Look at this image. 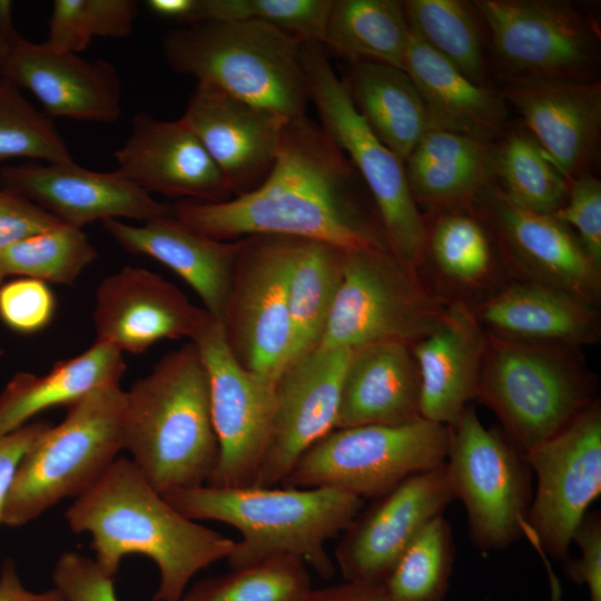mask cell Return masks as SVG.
Here are the masks:
<instances>
[{
    "instance_id": "37",
    "label": "cell",
    "mask_w": 601,
    "mask_h": 601,
    "mask_svg": "<svg viewBox=\"0 0 601 601\" xmlns=\"http://www.w3.org/2000/svg\"><path fill=\"white\" fill-rule=\"evenodd\" d=\"M413 29L433 50L481 86L487 83L485 29L472 2L406 0Z\"/></svg>"
},
{
    "instance_id": "52",
    "label": "cell",
    "mask_w": 601,
    "mask_h": 601,
    "mask_svg": "<svg viewBox=\"0 0 601 601\" xmlns=\"http://www.w3.org/2000/svg\"><path fill=\"white\" fill-rule=\"evenodd\" d=\"M21 38L14 27L12 2L0 0V80L4 78L8 60Z\"/></svg>"
},
{
    "instance_id": "6",
    "label": "cell",
    "mask_w": 601,
    "mask_h": 601,
    "mask_svg": "<svg viewBox=\"0 0 601 601\" xmlns=\"http://www.w3.org/2000/svg\"><path fill=\"white\" fill-rule=\"evenodd\" d=\"M578 347L486 332L475 398L524 454L550 440L597 398V380Z\"/></svg>"
},
{
    "instance_id": "10",
    "label": "cell",
    "mask_w": 601,
    "mask_h": 601,
    "mask_svg": "<svg viewBox=\"0 0 601 601\" xmlns=\"http://www.w3.org/2000/svg\"><path fill=\"white\" fill-rule=\"evenodd\" d=\"M451 427L424 417L334 428L311 445L280 482L375 499L405 479L445 463Z\"/></svg>"
},
{
    "instance_id": "14",
    "label": "cell",
    "mask_w": 601,
    "mask_h": 601,
    "mask_svg": "<svg viewBox=\"0 0 601 601\" xmlns=\"http://www.w3.org/2000/svg\"><path fill=\"white\" fill-rule=\"evenodd\" d=\"M190 342L196 345L207 372L210 412L219 445L217 467L207 484L253 485L272 441L275 384L237 362L227 345L221 322L209 313Z\"/></svg>"
},
{
    "instance_id": "25",
    "label": "cell",
    "mask_w": 601,
    "mask_h": 601,
    "mask_svg": "<svg viewBox=\"0 0 601 601\" xmlns=\"http://www.w3.org/2000/svg\"><path fill=\"white\" fill-rule=\"evenodd\" d=\"M424 219L418 272L447 302L475 307L512 279L473 201L424 214Z\"/></svg>"
},
{
    "instance_id": "49",
    "label": "cell",
    "mask_w": 601,
    "mask_h": 601,
    "mask_svg": "<svg viewBox=\"0 0 601 601\" xmlns=\"http://www.w3.org/2000/svg\"><path fill=\"white\" fill-rule=\"evenodd\" d=\"M51 425L46 420L29 422L0 437V524L18 465L37 439Z\"/></svg>"
},
{
    "instance_id": "13",
    "label": "cell",
    "mask_w": 601,
    "mask_h": 601,
    "mask_svg": "<svg viewBox=\"0 0 601 601\" xmlns=\"http://www.w3.org/2000/svg\"><path fill=\"white\" fill-rule=\"evenodd\" d=\"M294 243L275 235L240 239L220 321L237 362L273 384L293 351L287 282Z\"/></svg>"
},
{
    "instance_id": "30",
    "label": "cell",
    "mask_w": 601,
    "mask_h": 601,
    "mask_svg": "<svg viewBox=\"0 0 601 601\" xmlns=\"http://www.w3.org/2000/svg\"><path fill=\"white\" fill-rule=\"evenodd\" d=\"M404 71L423 99L431 129L452 131L486 144H493L504 132L508 104L500 91L469 79L413 29Z\"/></svg>"
},
{
    "instance_id": "39",
    "label": "cell",
    "mask_w": 601,
    "mask_h": 601,
    "mask_svg": "<svg viewBox=\"0 0 601 601\" xmlns=\"http://www.w3.org/2000/svg\"><path fill=\"white\" fill-rule=\"evenodd\" d=\"M97 256L82 229L59 223L0 250V266L6 276L71 285Z\"/></svg>"
},
{
    "instance_id": "31",
    "label": "cell",
    "mask_w": 601,
    "mask_h": 601,
    "mask_svg": "<svg viewBox=\"0 0 601 601\" xmlns=\"http://www.w3.org/2000/svg\"><path fill=\"white\" fill-rule=\"evenodd\" d=\"M493 144L432 128L404 162L407 181L424 214L472 203L493 180Z\"/></svg>"
},
{
    "instance_id": "4",
    "label": "cell",
    "mask_w": 601,
    "mask_h": 601,
    "mask_svg": "<svg viewBox=\"0 0 601 601\" xmlns=\"http://www.w3.org/2000/svg\"><path fill=\"white\" fill-rule=\"evenodd\" d=\"M162 496L191 520L219 521L240 533L226 559L229 569L290 554L323 579L335 572L325 543L348 526L364 503L356 495L328 487L204 484Z\"/></svg>"
},
{
    "instance_id": "21",
    "label": "cell",
    "mask_w": 601,
    "mask_h": 601,
    "mask_svg": "<svg viewBox=\"0 0 601 601\" xmlns=\"http://www.w3.org/2000/svg\"><path fill=\"white\" fill-rule=\"evenodd\" d=\"M185 124L224 175L234 197L255 189L272 170L288 118L197 82Z\"/></svg>"
},
{
    "instance_id": "48",
    "label": "cell",
    "mask_w": 601,
    "mask_h": 601,
    "mask_svg": "<svg viewBox=\"0 0 601 601\" xmlns=\"http://www.w3.org/2000/svg\"><path fill=\"white\" fill-rule=\"evenodd\" d=\"M59 221L28 199L0 187V250Z\"/></svg>"
},
{
    "instance_id": "53",
    "label": "cell",
    "mask_w": 601,
    "mask_h": 601,
    "mask_svg": "<svg viewBox=\"0 0 601 601\" xmlns=\"http://www.w3.org/2000/svg\"><path fill=\"white\" fill-rule=\"evenodd\" d=\"M198 0H148L146 6L158 17L174 20L181 26L193 23Z\"/></svg>"
},
{
    "instance_id": "29",
    "label": "cell",
    "mask_w": 601,
    "mask_h": 601,
    "mask_svg": "<svg viewBox=\"0 0 601 601\" xmlns=\"http://www.w3.org/2000/svg\"><path fill=\"white\" fill-rule=\"evenodd\" d=\"M421 416V381L411 346L378 342L351 348L335 428L402 424Z\"/></svg>"
},
{
    "instance_id": "41",
    "label": "cell",
    "mask_w": 601,
    "mask_h": 601,
    "mask_svg": "<svg viewBox=\"0 0 601 601\" xmlns=\"http://www.w3.org/2000/svg\"><path fill=\"white\" fill-rule=\"evenodd\" d=\"M333 0H198L193 23L257 21L323 46ZM191 24V23H190Z\"/></svg>"
},
{
    "instance_id": "36",
    "label": "cell",
    "mask_w": 601,
    "mask_h": 601,
    "mask_svg": "<svg viewBox=\"0 0 601 601\" xmlns=\"http://www.w3.org/2000/svg\"><path fill=\"white\" fill-rule=\"evenodd\" d=\"M493 145V180L523 209L553 215L565 201L569 181L525 129L504 131Z\"/></svg>"
},
{
    "instance_id": "8",
    "label": "cell",
    "mask_w": 601,
    "mask_h": 601,
    "mask_svg": "<svg viewBox=\"0 0 601 601\" xmlns=\"http://www.w3.org/2000/svg\"><path fill=\"white\" fill-rule=\"evenodd\" d=\"M309 101L322 128L349 159L378 214L390 250L418 269L425 245V219L412 195L404 161L372 131L355 108L347 87L321 43H302Z\"/></svg>"
},
{
    "instance_id": "11",
    "label": "cell",
    "mask_w": 601,
    "mask_h": 601,
    "mask_svg": "<svg viewBox=\"0 0 601 601\" xmlns=\"http://www.w3.org/2000/svg\"><path fill=\"white\" fill-rule=\"evenodd\" d=\"M493 61L505 82L591 81L600 67V29L562 0H475Z\"/></svg>"
},
{
    "instance_id": "47",
    "label": "cell",
    "mask_w": 601,
    "mask_h": 601,
    "mask_svg": "<svg viewBox=\"0 0 601 601\" xmlns=\"http://www.w3.org/2000/svg\"><path fill=\"white\" fill-rule=\"evenodd\" d=\"M580 549L577 560H566V577L577 584H585L590 601H601V516L600 512H588L572 538Z\"/></svg>"
},
{
    "instance_id": "40",
    "label": "cell",
    "mask_w": 601,
    "mask_h": 601,
    "mask_svg": "<svg viewBox=\"0 0 601 601\" xmlns=\"http://www.w3.org/2000/svg\"><path fill=\"white\" fill-rule=\"evenodd\" d=\"M455 545L449 521H430L404 551L384 585L391 601H444Z\"/></svg>"
},
{
    "instance_id": "50",
    "label": "cell",
    "mask_w": 601,
    "mask_h": 601,
    "mask_svg": "<svg viewBox=\"0 0 601 601\" xmlns=\"http://www.w3.org/2000/svg\"><path fill=\"white\" fill-rule=\"evenodd\" d=\"M306 601H391L384 583L347 581L311 591Z\"/></svg>"
},
{
    "instance_id": "38",
    "label": "cell",
    "mask_w": 601,
    "mask_h": 601,
    "mask_svg": "<svg viewBox=\"0 0 601 601\" xmlns=\"http://www.w3.org/2000/svg\"><path fill=\"white\" fill-rule=\"evenodd\" d=\"M312 590L306 563L278 554L197 581L180 601H306Z\"/></svg>"
},
{
    "instance_id": "32",
    "label": "cell",
    "mask_w": 601,
    "mask_h": 601,
    "mask_svg": "<svg viewBox=\"0 0 601 601\" xmlns=\"http://www.w3.org/2000/svg\"><path fill=\"white\" fill-rule=\"evenodd\" d=\"M125 371L124 354L95 341L79 355L56 362L45 374L18 372L0 392V437L46 410L69 406L98 387L120 384Z\"/></svg>"
},
{
    "instance_id": "26",
    "label": "cell",
    "mask_w": 601,
    "mask_h": 601,
    "mask_svg": "<svg viewBox=\"0 0 601 601\" xmlns=\"http://www.w3.org/2000/svg\"><path fill=\"white\" fill-rule=\"evenodd\" d=\"M101 224L126 252L151 257L177 274L198 295L204 309L221 321L240 239L226 242L207 237L173 214L140 225L119 219Z\"/></svg>"
},
{
    "instance_id": "35",
    "label": "cell",
    "mask_w": 601,
    "mask_h": 601,
    "mask_svg": "<svg viewBox=\"0 0 601 601\" xmlns=\"http://www.w3.org/2000/svg\"><path fill=\"white\" fill-rule=\"evenodd\" d=\"M345 249L295 238L287 282L293 327L290 359L318 346L338 292Z\"/></svg>"
},
{
    "instance_id": "22",
    "label": "cell",
    "mask_w": 601,
    "mask_h": 601,
    "mask_svg": "<svg viewBox=\"0 0 601 601\" xmlns=\"http://www.w3.org/2000/svg\"><path fill=\"white\" fill-rule=\"evenodd\" d=\"M115 158L117 170L150 195L203 203L234 197L224 175L181 118L162 120L136 114Z\"/></svg>"
},
{
    "instance_id": "23",
    "label": "cell",
    "mask_w": 601,
    "mask_h": 601,
    "mask_svg": "<svg viewBox=\"0 0 601 601\" xmlns=\"http://www.w3.org/2000/svg\"><path fill=\"white\" fill-rule=\"evenodd\" d=\"M500 93L569 183L590 173L601 139L600 79L511 81Z\"/></svg>"
},
{
    "instance_id": "20",
    "label": "cell",
    "mask_w": 601,
    "mask_h": 601,
    "mask_svg": "<svg viewBox=\"0 0 601 601\" xmlns=\"http://www.w3.org/2000/svg\"><path fill=\"white\" fill-rule=\"evenodd\" d=\"M95 298L96 341L122 354H140L162 339L190 341L208 315L176 285L135 266L104 278Z\"/></svg>"
},
{
    "instance_id": "27",
    "label": "cell",
    "mask_w": 601,
    "mask_h": 601,
    "mask_svg": "<svg viewBox=\"0 0 601 601\" xmlns=\"http://www.w3.org/2000/svg\"><path fill=\"white\" fill-rule=\"evenodd\" d=\"M486 344V331L472 306L452 300L424 338L411 345L421 381V416L453 425L476 386Z\"/></svg>"
},
{
    "instance_id": "42",
    "label": "cell",
    "mask_w": 601,
    "mask_h": 601,
    "mask_svg": "<svg viewBox=\"0 0 601 601\" xmlns=\"http://www.w3.org/2000/svg\"><path fill=\"white\" fill-rule=\"evenodd\" d=\"M137 13L134 0H55L42 43L56 52L79 53L96 37H129Z\"/></svg>"
},
{
    "instance_id": "17",
    "label": "cell",
    "mask_w": 601,
    "mask_h": 601,
    "mask_svg": "<svg viewBox=\"0 0 601 601\" xmlns=\"http://www.w3.org/2000/svg\"><path fill=\"white\" fill-rule=\"evenodd\" d=\"M455 500L445 463L414 474L361 509L335 549L347 581L384 583L404 551Z\"/></svg>"
},
{
    "instance_id": "1",
    "label": "cell",
    "mask_w": 601,
    "mask_h": 601,
    "mask_svg": "<svg viewBox=\"0 0 601 601\" xmlns=\"http://www.w3.org/2000/svg\"><path fill=\"white\" fill-rule=\"evenodd\" d=\"M171 214L217 240L275 235L343 249L388 248L354 166L306 114L288 119L275 164L255 189L218 203L178 200Z\"/></svg>"
},
{
    "instance_id": "3",
    "label": "cell",
    "mask_w": 601,
    "mask_h": 601,
    "mask_svg": "<svg viewBox=\"0 0 601 601\" xmlns=\"http://www.w3.org/2000/svg\"><path fill=\"white\" fill-rule=\"evenodd\" d=\"M122 449L160 494L207 484L219 459L207 372L193 342L125 391Z\"/></svg>"
},
{
    "instance_id": "5",
    "label": "cell",
    "mask_w": 601,
    "mask_h": 601,
    "mask_svg": "<svg viewBox=\"0 0 601 601\" xmlns=\"http://www.w3.org/2000/svg\"><path fill=\"white\" fill-rule=\"evenodd\" d=\"M164 58L175 72L288 119L309 101L302 42L257 21H201L169 30Z\"/></svg>"
},
{
    "instance_id": "43",
    "label": "cell",
    "mask_w": 601,
    "mask_h": 601,
    "mask_svg": "<svg viewBox=\"0 0 601 601\" xmlns=\"http://www.w3.org/2000/svg\"><path fill=\"white\" fill-rule=\"evenodd\" d=\"M16 158L73 160L52 119L4 77L0 80V161Z\"/></svg>"
},
{
    "instance_id": "7",
    "label": "cell",
    "mask_w": 601,
    "mask_h": 601,
    "mask_svg": "<svg viewBox=\"0 0 601 601\" xmlns=\"http://www.w3.org/2000/svg\"><path fill=\"white\" fill-rule=\"evenodd\" d=\"M125 391L93 390L68 406L27 451L16 471L1 524L18 528L92 487L122 451Z\"/></svg>"
},
{
    "instance_id": "54",
    "label": "cell",
    "mask_w": 601,
    "mask_h": 601,
    "mask_svg": "<svg viewBox=\"0 0 601 601\" xmlns=\"http://www.w3.org/2000/svg\"><path fill=\"white\" fill-rule=\"evenodd\" d=\"M4 277H6V274H4V272L2 270V268L0 266V285L2 284Z\"/></svg>"
},
{
    "instance_id": "33",
    "label": "cell",
    "mask_w": 601,
    "mask_h": 601,
    "mask_svg": "<svg viewBox=\"0 0 601 601\" xmlns=\"http://www.w3.org/2000/svg\"><path fill=\"white\" fill-rule=\"evenodd\" d=\"M343 78L351 99L377 138L405 162L431 129L414 82L402 69L374 61L348 62Z\"/></svg>"
},
{
    "instance_id": "2",
    "label": "cell",
    "mask_w": 601,
    "mask_h": 601,
    "mask_svg": "<svg viewBox=\"0 0 601 601\" xmlns=\"http://www.w3.org/2000/svg\"><path fill=\"white\" fill-rule=\"evenodd\" d=\"M71 531L91 538L95 562L110 578L130 554L158 568L152 601H180L191 579L226 560L235 541L175 509L127 457H117L102 477L65 513Z\"/></svg>"
},
{
    "instance_id": "18",
    "label": "cell",
    "mask_w": 601,
    "mask_h": 601,
    "mask_svg": "<svg viewBox=\"0 0 601 601\" xmlns=\"http://www.w3.org/2000/svg\"><path fill=\"white\" fill-rule=\"evenodd\" d=\"M351 348H315L286 364L275 387L273 435L253 485L276 486L297 459L335 428Z\"/></svg>"
},
{
    "instance_id": "9",
    "label": "cell",
    "mask_w": 601,
    "mask_h": 601,
    "mask_svg": "<svg viewBox=\"0 0 601 601\" xmlns=\"http://www.w3.org/2000/svg\"><path fill=\"white\" fill-rule=\"evenodd\" d=\"M449 303L388 248L345 249L342 282L318 345L411 346L436 327Z\"/></svg>"
},
{
    "instance_id": "46",
    "label": "cell",
    "mask_w": 601,
    "mask_h": 601,
    "mask_svg": "<svg viewBox=\"0 0 601 601\" xmlns=\"http://www.w3.org/2000/svg\"><path fill=\"white\" fill-rule=\"evenodd\" d=\"M52 582L63 601H118L114 578L105 574L93 559L76 551H66L57 559Z\"/></svg>"
},
{
    "instance_id": "34",
    "label": "cell",
    "mask_w": 601,
    "mask_h": 601,
    "mask_svg": "<svg viewBox=\"0 0 601 601\" xmlns=\"http://www.w3.org/2000/svg\"><path fill=\"white\" fill-rule=\"evenodd\" d=\"M411 28L400 0H333L323 47L348 62L374 61L404 70Z\"/></svg>"
},
{
    "instance_id": "24",
    "label": "cell",
    "mask_w": 601,
    "mask_h": 601,
    "mask_svg": "<svg viewBox=\"0 0 601 601\" xmlns=\"http://www.w3.org/2000/svg\"><path fill=\"white\" fill-rule=\"evenodd\" d=\"M4 77L30 91L51 119L110 124L122 112V86L107 60H88L72 52H56L42 42L21 38Z\"/></svg>"
},
{
    "instance_id": "44",
    "label": "cell",
    "mask_w": 601,
    "mask_h": 601,
    "mask_svg": "<svg viewBox=\"0 0 601 601\" xmlns=\"http://www.w3.org/2000/svg\"><path fill=\"white\" fill-rule=\"evenodd\" d=\"M57 300L42 280L19 277L0 285V321L11 331L31 335L52 322Z\"/></svg>"
},
{
    "instance_id": "28",
    "label": "cell",
    "mask_w": 601,
    "mask_h": 601,
    "mask_svg": "<svg viewBox=\"0 0 601 601\" xmlns=\"http://www.w3.org/2000/svg\"><path fill=\"white\" fill-rule=\"evenodd\" d=\"M473 309L487 333L503 338L581 348L601 337L598 306L544 284L511 279Z\"/></svg>"
},
{
    "instance_id": "45",
    "label": "cell",
    "mask_w": 601,
    "mask_h": 601,
    "mask_svg": "<svg viewBox=\"0 0 601 601\" xmlns=\"http://www.w3.org/2000/svg\"><path fill=\"white\" fill-rule=\"evenodd\" d=\"M578 236L590 258L601 267V183L591 173L569 183L564 204L553 214Z\"/></svg>"
},
{
    "instance_id": "19",
    "label": "cell",
    "mask_w": 601,
    "mask_h": 601,
    "mask_svg": "<svg viewBox=\"0 0 601 601\" xmlns=\"http://www.w3.org/2000/svg\"><path fill=\"white\" fill-rule=\"evenodd\" d=\"M0 187L28 199L59 223L79 229L95 221L145 223L171 214V207L117 169L90 170L73 160L2 166Z\"/></svg>"
},
{
    "instance_id": "15",
    "label": "cell",
    "mask_w": 601,
    "mask_h": 601,
    "mask_svg": "<svg viewBox=\"0 0 601 601\" xmlns=\"http://www.w3.org/2000/svg\"><path fill=\"white\" fill-rule=\"evenodd\" d=\"M522 455L536 476L523 532L539 551L565 562L575 529L601 493L599 398Z\"/></svg>"
},
{
    "instance_id": "16",
    "label": "cell",
    "mask_w": 601,
    "mask_h": 601,
    "mask_svg": "<svg viewBox=\"0 0 601 601\" xmlns=\"http://www.w3.org/2000/svg\"><path fill=\"white\" fill-rule=\"evenodd\" d=\"M473 205L490 228L512 279L553 286L599 306L601 267L570 227L553 215L518 207L492 183Z\"/></svg>"
},
{
    "instance_id": "12",
    "label": "cell",
    "mask_w": 601,
    "mask_h": 601,
    "mask_svg": "<svg viewBox=\"0 0 601 601\" xmlns=\"http://www.w3.org/2000/svg\"><path fill=\"white\" fill-rule=\"evenodd\" d=\"M445 461L455 499L465 506L473 544L503 550L523 534L532 501V471L523 455L467 405L450 426Z\"/></svg>"
},
{
    "instance_id": "51",
    "label": "cell",
    "mask_w": 601,
    "mask_h": 601,
    "mask_svg": "<svg viewBox=\"0 0 601 601\" xmlns=\"http://www.w3.org/2000/svg\"><path fill=\"white\" fill-rule=\"evenodd\" d=\"M0 601H63L55 589L41 592L28 590L21 582L16 562L7 558L0 569Z\"/></svg>"
}]
</instances>
